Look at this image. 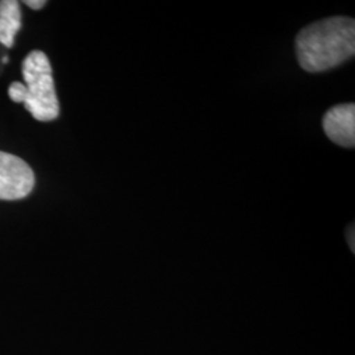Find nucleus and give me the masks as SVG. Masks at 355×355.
I'll use <instances>...</instances> for the list:
<instances>
[{"label":"nucleus","mask_w":355,"mask_h":355,"mask_svg":"<svg viewBox=\"0 0 355 355\" xmlns=\"http://www.w3.org/2000/svg\"><path fill=\"white\" fill-rule=\"evenodd\" d=\"M299 64L308 73L337 67L355 54L354 19L334 16L303 28L296 36Z\"/></svg>","instance_id":"1"},{"label":"nucleus","mask_w":355,"mask_h":355,"mask_svg":"<svg viewBox=\"0 0 355 355\" xmlns=\"http://www.w3.org/2000/svg\"><path fill=\"white\" fill-rule=\"evenodd\" d=\"M24 83L13 82L8 96L15 103H24L26 111L38 121H53L60 114L53 70L44 51H31L23 61Z\"/></svg>","instance_id":"2"},{"label":"nucleus","mask_w":355,"mask_h":355,"mask_svg":"<svg viewBox=\"0 0 355 355\" xmlns=\"http://www.w3.org/2000/svg\"><path fill=\"white\" fill-rule=\"evenodd\" d=\"M35 174L26 161L0 152V200L26 198L35 187Z\"/></svg>","instance_id":"3"},{"label":"nucleus","mask_w":355,"mask_h":355,"mask_svg":"<svg viewBox=\"0 0 355 355\" xmlns=\"http://www.w3.org/2000/svg\"><path fill=\"white\" fill-rule=\"evenodd\" d=\"M324 132L334 144L353 149L355 146V105L340 104L325 114L322 119Z\"/></svg>","instance_id":"4"},{"label":"nucleus","mask_w":355,"mask_h":355,"mask_svg":"<svg viewBox=\"0 0 355 355\" xmlns=\"http://www.w3.org/2000/svg\"><path fill=\"white\" fill-rule=\"evenodd\" d=\"M21 28V12L19 1L1 0L0 1V42L12 48L15 36Z\"/></svg>","instance_id":"5"},{"label":"nucleus","mask_w":355,"mask_h":355,"mask_svg":"<svg viewBox=\"0 0 355 355\" xmlns=\"http://www.w3.org/2000/svg\"><path fill=\"white\" fill-rule=\"evenodd\" d=\"M24 4L32 10H41L46 4V1H44V0H26Z\"/></svg>","instance_id":"6"},{"label":"nucleus","mask_w":355,"mask_h":355,"mask_svg":"<svg viewBox=\"0 0 355 355\" xmlns=\"http://www.w3.org/2000/svg\"><path fill=\"white\" fill-rule=\"evenodd\" d=\"M347 242H349V246H350L352 252L354 253V225H352V227H349V229H347Z\"/></svg>","instance_id":"7"},{"label":"nucleus","mask_w":355,"mask_h":355,"mask_svg":"<svg viewBox=\"0 0 355 355\" xmlns=\"http://www.w3.org/2000/svg\"><path fill=\"white\" fill-rule=\"evenodd\" d=\"M3 62H4V64H7V62H8V60H7V57H4V58H3Z\"/></svg>","instance_id":"8"}]
</instances>
